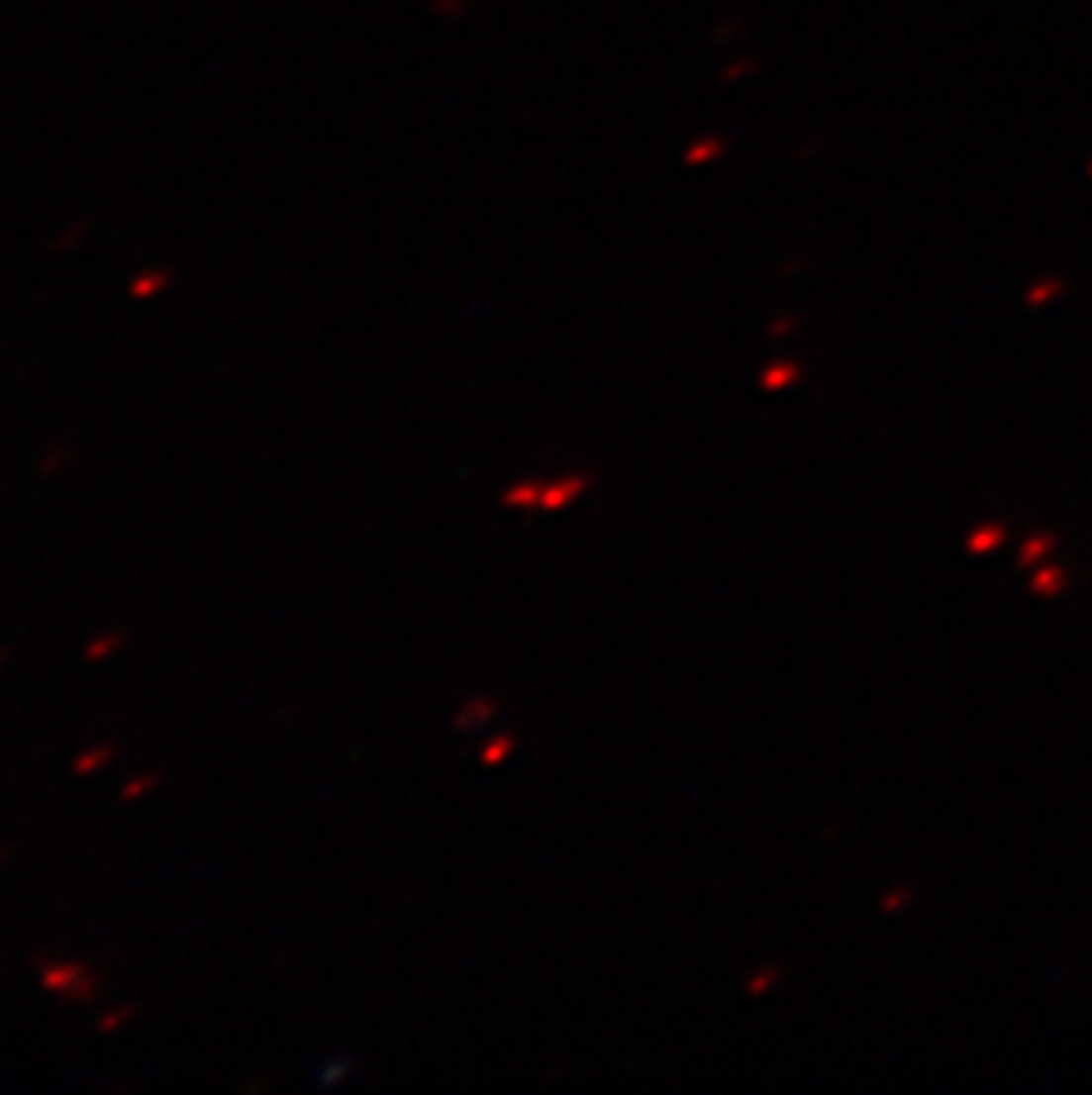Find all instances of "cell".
<instances>
[{"label":"cell","mask_w":1092,"mask_h":1095,"mask_svg":"<svg viewBox=\"0 0 1092 1095\" xmlns=\"http://www.w3.org/2000/svg\"><path fill=\"white\" fill-rule=\"evenodd\" d=\"M40 968V982L43 989L57 993L60 1000L71 1003H89L96 993H100V982L93 978V971L85 968L82 960H36Z\"/></svg>","instance_id":"6da1fadb"},{"label":"cell","mask_w":1092,"mask_h":1095,"mask_svg":"<svg viewBox=\"0 0 1092 1095\" xmlns=\"http://www.w3.org/2000/svg\"><path fill=\"white\" fill-rule=\"evenodd\" d=\"M125 642H128L125 632H103V635H96V639L85 646V659H89V663H103V659L111 656V652L125 649Z\"/></svg>","instance_id":"7a4b0ae2"},{"label":"cell","mask_w":1092,"mask_h":1095,"mask_svg":"<svg viewBox=\"0 0 1092 1095\" xmlns=\"http://www.w3.org/2000/svg\"><path fill=\"white\" fill-rule=\"evenodd\" d=\"M111 758H114V745H96V748L82 751V755L71 762V773H75V776H89V773H96V769L107 766Z\"/></svg>","instance_id":"3957f363"},{"label":"cell","mask_w":1092,"mask_h":1095,"mask_svg":"<svg viewBox=\"0 0 1092 1095\" xmlns=\"http://www.w3.org/2000/svg\"><path fill=\"white\" fill-rule=\"evenodd\" d=\"M156 784H160V780H156V773L132 776V780H128V784H125V791H121V798H125V801H136V798H143V794L156 791Z\"/></svg>","instance_id":"277c9868"},{"label":"cell","mask_w":1092,"mask_h":1095,"mask_svg":"<svg viewBox=\"0 0 1092 1095\" xmlns=\"http://www.w3.org/2000/svg\"><path fill=\"white\" fill-rule=\"evenodd\" d=\"M993 543H1000V529H997V525H990V532H975L972 540H968V547H972V549H990Z\"/></svg>","instance_id":"5b68a950"},{"label":"cell","mask_w":1092,"mask_h":1095,"mask_svg":"<svg viewBox=\"0 0 1092 1095\" xmlns=\"http://www.w3.org/2000/svg\"><path fill=\"white\" fill-rule=\"evenodd\" d=\"M128 1018H132V1011H114V1014H107V1018H100V1025H96V1028H100L103 1036H111L114 1028H121Z\"/></svg>","instance_id":"8992f818"},{"label":"cell","mask_w":1092,"mask_h":1095,"mask_svg":"<svg viewBox=\"0 0 1092 1095\" xmlns=\"http://www.w3.org/2000/svg\"><path fill=\"white\" fill-rule=\"evenodd\" d=\"M1046 547H1050V540H1046V536H1042V540H1033V543H1025V549H1022V560H1025V564H1033V560H1040V556H1042V549H1046Z\"/></svg>","instance_id":"52a82bcc"},{"label":"cell","mask_w":1092,"mask_h":1095,"mask_svg":"<svg viewBox=\"0 0 1092 1095\" xmlns=\"http://www.w3.org/2000/svg\"><path fill=\"white\" fill-rule=\"evenodd\" d=\"M1057 582H1064V574H1060V571H1046V574H1040V578H1036V589H1040V592H1057L1060 589Z\"/></svg>","instance_id":"ba28073f"},{"label":"cell","mask_w":1092,"mask_h":1095,"mask_svg":"<svg viewBox=\"0 0 1092 1095\" xmlns=\"http://www.w3.org/2000/svg\"><path fill=\"white\" fill-rule=\"evenodd\" d=\"M536 500H540V497H536V489L533 486H518V489H511V493H508V504H536Z\"/></svg>","instance_id":"9c48e42d"}]
</instances>
